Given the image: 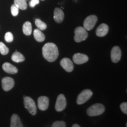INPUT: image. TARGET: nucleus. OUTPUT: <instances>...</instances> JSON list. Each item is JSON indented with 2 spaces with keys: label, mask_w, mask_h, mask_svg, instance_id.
<instances>
[{
  "label": "nucleus",
  "mask_w": 127,
  "mask_h": 127,
  "mask_svg": "<svg viewBox=\"0 0 127 127\" xmlns=\"http://www.w3.org/2000/svg\"><path fill=\"white\" fill-rule=\"evenodd\" d=\"M49 106V98L46 96H39L38 99V107L41 111L47 110Z\"/></svg>",
  "instance_id": "nucleus-11"
},
{
  "label": "nucleus",
  "mask_w": 127,
  "mask_h": 127,
  "mask_svg": "<svg viewBox=\"0 0 127 127\" xmlns=\"http://www.w3.org/2000/svg\"><path fill=\"white\" fill-rule=\"evenodd\" d=\"M24 34L26 35H30L32 33V25L29 21H27L24 24L23 27Z\"/></svg>",
  "instance_id": "nucleus-19"
},
{
  "label": "nucleus",
  "mask_w": 127,
  "mask_h": 127,
  "mask_svg": "<svg viewBox=\"0 0 127 127\" xmlns=\"http://www.w3.org/2000/svg\"><path fill=\"white\" fill-rule=\"evenodd\" d=\"M42 55L47 61L50 63L55 61L59 55L57 45L52 42L45 44L42 47Z\"/></svg>",
  "instance_id": "nucleus-1"
},
{
  "label": "nucleus",
  "mask_w": 127,
  "mask_h": 127,
  "mask_svg": "<svg viewBox=\"0 0 127 127\" xmlns=\"http://www.w3.org/2000/svg\"><path fill=\"white\" fill-rule=\"evenodd\" d=\"M97 20L98 18L96 15H91L88 16L84 21V28L87 31H90L94 27Z\"/></svg>",
  "instance_id": "nucleus-6"
},
{
  "label": "nucleus",
  "mask_w": 127,
  "mask_h": 127,
  "mask_svg": "<svg viewBox=\"0 0 127 127\" xmlns=\"http://www.w3.org/2000/svg\"><path fill=\"white\" fill-rule=\"evenodd\" d=\"M14 39V36L11 32H8L5 35V40L7 42H11Z\"/></svg>",
  "instance_id": "nucleus-24"
},
{
  "label": "nucleus",
  "mask_w": 127,
  "mask_h": 127,
  "mask_svg": "<svg viewBox=\"0 0 127 127\" xmlns=\"http://www.w3.org/2000/svg\"><path fill=\"white\" fill-rule=\"evenodd\" d=\"M9 52V49L2 42H0V53L3 55H7Z\"/></svg>",
  "instance_id": "nucleus-22"
},
{
  "label": "nucleus",
  "mask_w": 127,
  "mask_h": 127,
  "mask_svg": "<svg viewBox=\"0 0 127 127\" xmlns=\"http://www.w3.org/2000/svg\"><path fill=\"white\" fill-rule=\"evenodd\" d=\"M92 95H93V92L90 90L87 89V90H83L78 96L77 103L78 105L84 104L91 98Z\"/></svg>",
  "instance_id": "nucleus-5"
},
{
  "label": "nucleus",
  "mask_w": 127,
  "mask_h": 127,
  "mask_svg": "<svg viewBox=\"0 0 127 127\" xmlns=\"http://www.w3.org/2000/svg\"><path fill=\"white\" fill-rule=\"evenodd\" d=\"M34 38L38 42H41L45 40V36L43 33L42 32L41 30L39 29H35L34 31Z\"/></svg>",
  "instance_id": "nucleus-17"
},
{
  "label": "nucleus",
  "mask_w": 127,
  "mask_h": 127,
  "mask_svg": "<svg viewBox=\"0 0 127 127\" xmlns=\"http://www.w3.org/2000/svg\"><path fill=\"white\" fill-rule=\"evenodd\" d=\"M11 12L12 15L15 17V16L18 15V14L19 13V9L18 8H17L15 5H12L11 7Z\"/></svg>",
  "instance_id": "nucleus-25"
},
{
  "label": "nucleus",
  "mask_w": 127,
  "mask_h": 127,
  "mask_svg": "<svg viewBox=\"0 0 127 127\" xmlns=\"http://www.w3.org/2000/svg\"><path fill=\"white\" fill-rule=\"evenodd\" d=\"M109 31L108 26L105 24H101L96 30V35L99 37L105 36Z\"/></svg>",
  "instance_id": "nucleus-13"
},
{
  "label": "nucleus",
  "mask_w": 127,
  "mask_h": 127,
  "mask_svg": "<svg viewBox=\"0 0 127 127\" xmlns=\"http://www.w3.org/2000/svg\"><path fill=\"white\" fill-rule=\"evenodd\" d=\"M26 1H27V0H26Z\"/></svg>",
  "instance_id": "nucleus-30"
},
{
  "label": "nucleus",
  "mask_w": 127,
  "mask_h": 127,
  "mask_svg": "<svg viewBox=\"0 0 127 127\" xmlns=\"http://www.w3.org/2000/svg\"><path fill=\"white\" fill-rule=\"evenodd\" d=\"M2 69L5 72L11 74H15L18 72V69L15 66L9 63H5L2 65Z\"/></svg>",
  "instance_id": "nucleus-14"
},
{
  "label": "nucleus",
  "mask_w": 127,
  "mask_h": 127,
  "mask_svg": "<svg viewBox=\"0 0 127 127\" xmlns=\"http://www.w3.org/2000/svg\"><path fill=\"white\" fill-rule=\"evenodd\" d=\"M64 18V13L59 8H56L54 11V19L57 23H61Z\"/></svg>",
  "instance_id": "nucleus-15"
},
{
  "label": "nucleus",
  "mask_w": 127,
  "mask_h": 127,
  "mask_svg": "<svg viewBox=\"0 0 127 127\" xmlns=\"http://www.w3.org/2000/svg\"><path fill=\"white\" fill-rule=\"evenodd\" d=\"M74 32H75L74 40L77 42H80L81 41H85L88 35L87 31L82 27H78L76 28Z\"/></svg>",
  "instance_id": "nucleus-3"
},
{
  "label": "nucleus",
  "mask_w": 127,
  "mask_h": 127,
  "mask_svg": "<svg viewBox=\"0 0 127 127\" xmlns=\"http://www.w3.org/2000/svg\"><path fill=\"white\" fill-rule=\"evenodd\" d=\"M66 98L64 94H60L57 97L56 103H55V109L58 112L63 111L66 108Z\"/></svg>",
  "instance_id": "nucleus-7"
},
{
  "label": "nucleus",
  "mask_w": 127,
  "mask_h": 127,
  "mask_svg": "<svg viewBox=\"0 0 127 127\" xmlns=\"http://www.w3.org/2000/svg\"><path fill=\"white\" fill-rule=\"evenodd\" d=\"M35 25L38 29L40 30H45L47 28V24L43 21H42L40 19H36L35 21Z\"/></svg>",
  "instance_id": "nucleus-21"
},
{
  "label": "nucleus",
  "mask_w": 127,
  "mask_h": 127,
  "mask_svg": "<svg viewBox=\"0 0 127 127\" xmlns=\"http://www.w3.org/2000/svg\"><path fill=\"white\" fill-rule=\"evenodd\" d=\"M11 59L15 63H21L25 61V57L21 53L16 51L12 55Z\"/></svg>",
  "instance_id": "nucleus-18"
},
{
  "label": "nucleus",
  "mask_w": 127,
  "mask_h": 127,
  "mask_svg": "<svg viewBox=\"0 0 127 127\" xmlns=\"http://www.w3.org/2000/svg\"><path fill=\"white\" fill-rule=\"evenodd\" d=\"M2 87L5 91H9L13 88L15 82L13 78L10 77H5L2 79Z\"/></svg>",
  "instance_id": "nucleus-8"
},
{
  "label": "nucleus",
  "mask_w": 127,
  "mask_h": 127,
  "mask_svg": "<svg viewBox=\"0 0 127 127\" xmlns=\"http://www.w3.org/2000/svg\"><path fill=\"white\" fill-rule=\"evenodd\" d=\"M120 108L125 114H127V103L126 102H123L120 105Z\"/></svg>",
  "instance_id": "nucleus-26"
},
{
  "label": "nucleus",
  "mask_w": 127,
  "mask_h": 127,
  "mask_svg": "<svg viewBox=\"0 0 127 127\" xmlns=\"http://www.w3.org/2000/svg\"><path fill=\"white\" fill-rule=\"evenodd\" d=\"M72 127H81L78 124H75L72 126Z\"/></svg>",
  "instance_id": "nucleus-28"
},
{
  "label": "nucleus",
  "mask_w": 127,
  "mask_h": 127,
  "mask_svg": "<svg viewBox=\"0 0 127 127\" xmlns=\"http://www.w3.org/2000/svg\"><path fill=\"white\" fill-rule=\"evenodd\" d=\"M51 127H66V123L63 121H57L52 124Z\"/></svg>",
  "instance_id": "nucleus-23"
},
{
  "label": "nucleus",
  "mask_w": 127,
  "mask_h": 127,
  "mask_svg": "<svg viewBox=\"0 0 127 127\" xmlns=\"http://www.w3.org/2000/svg\"><path fill=\"white\" fill-rule=\"evenodd\" d=\"M60 65L66 72H71L74 69V64L72 61L68 58H64L60 61Z\"/></svg>",
  "instance_id": "nucleus-10"
},
{
  "label": "nucleus",
  "mask_w": 127,
  "mask_h": 127,
  "mask_svg": "<svg viewBox=\"0 0 127 127\" xmlns=\"http://www.w3.org/2000/svg\"><path fill=\"white\" fill-rule=\"evenodd\" d=\"M10 127H23L21 120L17 114H14L12 115L11 118Z\"/></svg>",
  "instance_id": "nucleus-16"
},
{
  "label": "nucleus",
  "mask_w": 127,
  "mask_h": 127,
  "mask_svg": "<svg viewBox=\"0 0 127 127\" xmlns=\"http://www.w3.org/2000/svg\"><path fill=\"white\" fill-rule=\"evenodd\" d=\"M14 5L18 8L19 9L25 10L27 8L26 0H14Z\"/></svg>",
  "instance_id": "nucleus-20"
},
{
  "label": "nucleus",
  "mask_w": 127,
  "mask_h": 127,
  "mask_svg": "<svg viewBox=\"0 0 127 127\" xmlns=\"http://www.w3.org/2000/svg\"><path fill=\"white\" fill-rule=\"evenodd\" d=\"M42 1H44V0H42Z\"/></svg>",
  "instance_id": "nucleus-29"
},
{
  "label": "nucleus",
  "mask_w": 127,
  "mask_h": 127,
  "mask_svg": "<svg viewBox=\"0 0 127 127\" xmlns=\"http://www.w3.org/2000/svg\"><path fill=\"white\" fill-rule=\"evenodd\" d=\"M105 107L101 104H95L90 106L87 109V114L90 117H95L101 115L104 112Z\"/></svg>",
  "instance_id": "nucleus-2"
},
{
  "label": "nucleus",
  "mask_w": 127,
  "mask_h": 127,
  "mask_svg": "<svg viewBox=\"0 0 127 127\" xmlns=\"http://www.w3.org/2000/svg\"><path fill=\"white\" fill-rule=\"evenodd\" d=\"M39 3V0H31V1L30 2V6L32 8H34L35 7L37 4H38Z\"/></svg>",
  "instance_id": "nucleus-27"
},
{
  "label": "nucleus",
  "mask_w": 127,
  "mask_h": 127,
  "mask_svg": "<svg viewBox=\"0 0 127 127\" xmlns=\"http://www.w3.org/2000/svg\"><path fill=\"white\" fill-rule=\"evenodd\" d=\"M111 58L114 63H117L121 58V51L120 47L115 46L112 48L111 52Z\"/></svg>",
  "instance_id": "nucleus-9"
},
{
  "label": "nucleus",
  "mask_w": 127,
  "mask_h": 127,
  "mask_svg": "<svg viewBox=\"0 0 127 127\" xmlns=\"http://www.w3.org/2000/svg\"><path fill=\"white\" fill-rule=\"evenodd\" d=\"M24 107L31 115H35L36 114V107L32 98L30 96H25L24 98Z\"/></svg>",
  "instance_id": "nucleus-4"
},
{
  "label": "nucleus",
  "mask_w": 127,
  "mask_h": 127,
  "mask_svg": "<svg viewBox=\"0 0 127 127\" xmlns=\"http://www.w3.org/2000/svg\"><path fill=\"white\" fill-rule=\"evenodd\" d=\"M73 61L77 64H82L88 61V57L87 55L81 53H76L73 55Z\"/></svg>",
  "instance_id": "nucleus-12"
}]
</instances>
